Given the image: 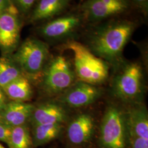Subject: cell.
Returning a JSON list of instances; mask_svg holds the SVG:
<instances>
[{
  "label": "cell",
  "mask_w": 148,
  "mask_h": 148,
  "mask_svg": "<svg viewBox=\"0 0 148 148\" xmlns=\"http://www.w3.org/2000/svg\"><path fill=\"white\" fill-rule=\"evenodd\" d=\"M136 27L135 22L125 19L101 24L88 35L89 49L106 63L117 66L121 62L123 49Z\"/></svg>",
  "instance_id": "obj_1"
},
{
  "label": "cell",
  "mask_w": 148,
  "mask_h": 148,
  "mask_svg": "<svg viewBox=\"0 0 148 148\" xmlns=\"http://www.w3.org/2000/svg\"><path fill=\"white\" fill-rule=\"evenodd\" d=\"M65 47L73 53L75 69L80 81L93 85L106 81L109 74V66L105 60L76 41H69Z\"/></svg>",
  "instance_id": "obj_2"
},
{
  "label": "cell",
  "mask_w": 148,
  "mask_h": 148,
  "mask_svg": "<svg viewBox=\"0 0 148 148\" xmlns=\"http://www.w3.org/2000/svg\"><path fill=\"white\" fill-rule=\"evenodd\" d=\"M47 45L42 41L29 37L20 44L11 57L29 79L41 77L49 57Z\"/></svg>",
  "instance_id": "obj_3"
},
{
  "label": "cell",
  "mask_w": 148,
  "mask_h": 148,
  "mask_svg": "<svg viewBox=\"0 0 148 148\" xmlns=\"http://www.w3.org/2000/svg\"><path fill=\"white\" fill-rule=\"evenodd\" d=\"M102 148H126L128 140L126 113L115 106H109L100 128Z\"/></svg>",
  "instance_id": "obj_4"
},
{
  "label": "cell",
  "mask_w": 148,
  "mask_h": 148,
  "mask_svg": "<svg viewBox=\"0 0 148 148\" xmlns=\"http://www.w3.org/2000/svg\"><path fill=\"white\" fill-rule=\"evenodd\" d=\"M74 75L67 59L62 56H56L46 64L43 70V90L51 95L63 93L74 84Z\"/></svg>",
  "instance_id": "obj_5"
},
{
  "label": "cell",
  "mask_w": 148,
  "mask_h": 148,
  "mask_svg": "<svg viewBox=\"0 0 148 148\" xmlns=\"http://www.w3.org/2000/svg\"><path fill=\"white\" fill-rule=\"evenodd\" d=\"M21 16L13 5L0 13V51L2 56H11L20 45Z\"/></svg>",
  "instance_id": "obj_6"
},
{
  "label": "cell",
  "mask_w": 148,
  "mask_h": 148,
  "mask_svg": "<svg viewBox=\"0 0 148 148\" xmlns=\"http://www.w3.org/2000/svg\"><path fill=\"white\" fill-rule=\"evenodd\" d=\"M143 79V70L140 65L137 63L128 64L114 80V92L123 101L137 100L142 93Z\"/></svg>",
  "instance_id": "obj_7"
},
{
  "label": "cell",
  "mask_w": 148,
  "mask_h": 148,
  "mask_svg": "<svg viewBox=\"0 0 148 148\" xmlns=\"http://www.w3.org/2000/svg\"><path fill=\"white\" fill-rule=\"evenodd\" d=\"M130 7V0H86L81 10L87 21L97 23L121 14Z\"/></svg>",
  "instance_id": "obj_8"
},
{
  "label": "cell",
  "mask_w": 148,
  "mask_h": 148,
  "mask_svg": "<svg viewBox=\"0 0 148 148\" xmlns=\"http://www.w3.org/2000/svg\"><path fill=\"white\" fill-rule=\"evenodd\" d=\"M82 16L70 14L52 19L38 29L42 37L50 41H58L71 36L79 28Z\"/></svg>",
  "instance_id": "obj_9"
},
{
  "label": "cell",
  "mask_w": 148,
  "mask_h": 148,
  "mask_svg": "<svg viewBox=\"0 0 148 148\" xmlns=\"http://www.w3.org/2000/svg\"><path fill=\"white\" fill-rule=\"evenodd\" d=\"M100 95V90L94 85L80 81L64 92L60 101L71 108H81L93 103Z\"/></svg>",
  "instance_id": "obj_10"
},
{
  "label": "cell",
  "mask_w": 148,
  "mask_h": 148,
  "mask_svg": "<svg viewBox=\"0 0 148 148\" xmlns=\"http://www.w3.org/2000/svg\"><path fill=\"white\" fill-rule=\"evenodd\" d=\"M95 129L93 118L88 114H81L70 122L67 129V137L74 145H82L88 142Z\"/></svg>",
  "instance_id": "obj_11"
},
{
  "label": "cell",
  "mask_w": 148,
  "mask_h": 148,
  "mask_svg": "<svg viewBox=\"0 0 148 148\" xmlns=\"http://www.w3.org/2000/svg\"><path fill=\"white\" fill-rule=\"evenodd\" d=\"M34 108L27 102L7 101L0 112V121L11 128L27 125Z\"/></svg>",
  "instance_id": "obj_12"
},
{
  "label": "cell",
  "mask_w": 148,
  "mask_h": 148,
  "mask_svg": "<svg viewBox=\"0 0 148 148\" xmlns=\"http://www.w3.org/2000/svg\"><path fill=\"white\" fill-rule=\"evenodd\" d=\"M66 119L63 107L54 102H47L35 106L30 121L33 126L44 124H63Z\"/></svg>",
  "instance_id": "obj_13"
},
{
  "label": "cell",
  "mask_w": 148,
  "mask_h": 148,
  "mask_svg": "<svg viewBox=\"0 0 148 148\" xmlns=\"http://www.w3.org/2000/svg\"><path fill=\"white\" fill-rule=\"evenodd\" d=\"M128 140L135 138L148 139V116L145 107L137 106L126 113Z\"/></svg>",
  "instance_id": "obj_14"
},
{
  "label": "cell",
  "mask_w": 148,
  "mask_h": 148,
  "mask_svg": "<svg viewBox=\"0 0 148 148\" xmlns=\"http://www.w3.org/2000/svg\"><path fill=\"white\" fill-rule=\"evenodd\" d=\"M73 0H39L30 16L31 22L52 19L63 12Z\"/></svg>",
  "instance_id": "obj_15"
},
{
  "label": "cell",
  "mask_w": 148,
  "mask_h": 148,
  "mask_svg": "<svg viewBox=\"0 0 148 148\" xmlns=\"http://www.w3.org/2000/svg\"><path fill=\"white\" fill-rule=\"evenodd\" d=\"M2 89L8 98L16 101L27 102L32 98L33 93L30 79L24 75Z\"/></svg>",
  "instance_id": "obj_16"
},
{
  "label": "cell",
  "mask_w": 148,
  "mask_h": 148,
  "mask_svg": "<svg viewBox=\"0 0 148 148\" xmlns=\"http://www.w3.org/2000/svg\"><path fill=\"white\" fill-rule=\"evenodd\" d=\"M62 124H44L33 126L32 142L35 147L50 142L59 135Z\"/></svg>",
  "instance_id": "obj_17"
},
{
  "label": "cell",
  "mask_w": 148,
  "mask_h": 148,
  "mask_svg": "<svg viewBox=\"0 0 148 148\" xmlns=\"http://www.w3.org/2000/svg\"><path fill=\"white\" fill-rule=\"evenodd\" d=\"M21 69L11 56L0 57V87L3 88L14 80L24 75Z\"/></svg>",
  "instance_id": "obj_18"
},
{
  "label": "cell",
  "mask_w": 148,
  "mask_h": 148,
  "mask_svg": "<svg viewBox=\"0 0 148 148\" xmlns=\"http://www.w3.org/2000/svg\"><path fill=\"white\" fill-rule=\"evenodd\" d=\"M7 145L9 148H31L32 138L27 125L12 128Z\"/></svg>",
  "instance_id": "obj_19"
},
{
  "label": "cell",
  "mask_w": 148,
  "mask_h": 148,
  "mask_svg": "<svg viewBox=\"0 0 148 148\" xmlns=\"http://www.w3.org/2000/svg\"><path fill=\"white\" fill-rule=\"evenodd\" d=\"M11 4L22 15L29 13L35 5L37 0H9Z\"/></svg>",
  "instance_id": "obj_20"
},
{
  "label": "cell",
  "mask_w": 148,
  "mask_h": 148,
  "mask_svg": "<svg viewBox=\"0 0 148 148\" xmlns=\"http://www.w3.org/2000/svg\"><path fill=\"white\" fill-rule=\"evenodd\" d=\"M11 127L7 126L0 121V141L7 144L11 136Z\"/></svg>",
  "instance_id": "obj_21"
},
{
  "label": "cell",
  "mask_w": 148,
  "mask_h": 148,
  "mask_svg": "<svg viewBox=\"0 0 148 148\" xmlns=\"http://www.w3.org/2000/svg\"><path fill=\"white\" fill-rule=\"evenodd\" d=\"M131 148H148V139L135 138L129 140Z\"/></svg>",
  "instance_id": "obj_22"
},
{
  "label": "cell",
  "mask_w": 148,
  "mask_h": 148,
  "mask_svg": "<svg viewBox=\"0 0 148 148\" xmlns=\"http://www.w3.org/2000/svg\"><path fill=\"white\" fill-rule=\"evenodd\" d=\"M132 1L145 14L148 13V0H132Z\"/></svg>",
  "instance_id": "obj_23"
},
{
  "label": "cell",
  "mask_w": 148,
  "mask_h": 148,
  "mask_svg": "<svg viewBox=\"0 0 148 148\" xmlns=\"http://www.w3.org/2000/svg\"><path fill=\"white\" fill-rule=\"evenodd\" d=\"M7 97L3 90L0 87V112L3 108L5 103L7 102Z\"/></svg>",
  "instance_id": "obj_24"
},
{
  "label": "cell",
  "mask_w": 148,
  "mask_h": 148,
  "mask_svg": "<svg viewBox=\"0 0 148 148\" xmlns=\"http://www.w3.org/2000/svg\"><path fill=\"white\" fill-rule=\"evenodd\" d=\"M12 5L9 0H0V13L7 10Z\"/></svg>",
  "instance_id": "obj_25"
},
{
  "label": "cell",
  "mask_w": 148,
  "mask_h": 148,
  "mask_svg": "<svg viewBox=\"0 0 148 148\" xmlns=\"http://www.w3.org/2000/svg\"><path fill=\"white\" fill-rule=\"evenodd\" d=\"M0 148H5V147H3V145H2V144H0Z\"/></svg>",
  "instance_id": "obj_26"
}]
</instances>
